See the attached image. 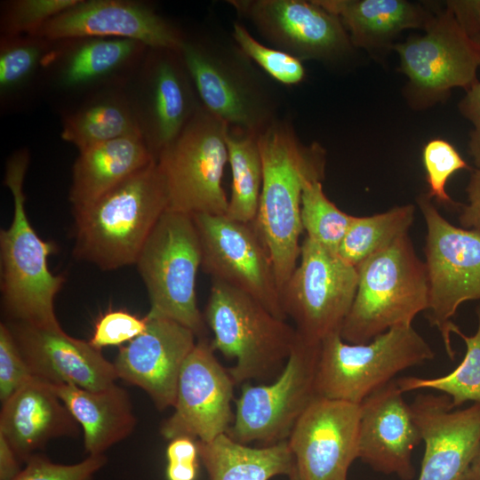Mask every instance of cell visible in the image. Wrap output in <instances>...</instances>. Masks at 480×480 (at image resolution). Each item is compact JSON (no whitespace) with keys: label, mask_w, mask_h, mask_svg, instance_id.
Listing matches in <instances>:
<instances>
[{"label":"cell","mask_w":480,"mask_h":480,"mask_svg":"<svg viewBox=\"0 0 480 480\" xmlns=\"http://www.w3.org/2000/svg\"><path fill=\"white\" fill-rule=\"evenodd\" d=\"M263 180L254 225L268 247L280 292L298 265L301 196L305 184L323 181L326 150L303 143L288 117H278L258 135Z\"/></svg>","instance_id":"1"},{"label":"cell","mask_w":480,"mask_h":480,"mask_svg":"<svg viewBox=\"0 0 480 480\" xmlns=\"http://www.w3.org/2000/svg\"><path fill=\"white\" fill-rule=\"evenodd\" d=\"M168 206L155 159L89 205L73 210L74 256L106 271L135 264Z\"/></svg>","instance_id":"2"},{"label":"cell","mask_w":480,"mask_h":480,"mask_svg":"<svg viewBox=\"0 0 480 480\" xmlns=\"http://www.w3.org/2000/svg\"><path fill=\"white\" fill-rule=\"evenodd\" d=\"M28 161L27 149H20L5 167L4 181L12 195L13 216L0 231L1 303L9 322L60 330L54 300L65 278L49 269L48 258L56 244L43 240L27 215L23 184Z\"/></svg>","instance_id":"3"},{"label":"cell","mask_w":480,"mask_h":480,"mask_svg":"<svg viewBox=\"0 0 480 480\" xmlns=\"http://www.w3.org/2000/svg\"><path fill=\"white\" fill-rule=\"evenodd\" d=\"M179 52L201 104L228 126L259 135L279 117L274 90L233 38L184 34Z\"/></svg>","instance_id":"4"},{"label":"cell","mask_w":480,"mask_h":480,"mask_svg":"<svg viewBox=\"0 0 480 480\" xmlns=\"http://www.w3.org/2000/svg\"><path fill=\"white\" fill-rule=\"evenodd\" d=\"M204 316L213 349L236 359L228 369L236 385L276 378L298 336L260 301L220 281L212 280Z\"/></svg>","instance_id":"5"},{"label":"cell","mask_w":480,"mask_h":480,"mask_svg":"<svg viewBox=\"0 0 480 480\" xmlns=\"http://www.w3.org/2000/svg\"><path fill=\"white\" fill-rule=\"evenodd\" d=\"M356 268V296L340 332L346 342L364 344L392 328L411 326L428 309L425 263L408 235Z\"/></svg>","instance_id":"6"},{"label":"cell","mask_w":480,"mask_h":480,"mask_svg":"<svg viewBox=\"0 0 480 480\" xmlns=\"http://www.w3.org/2000/svg\"><path fill=\"white\" fill-rule=\"evenodd\" d=\"M201 244L193 217L167 210L145 242L135 265L147 289L148 314L172 319L206 338L196 299Z\"/></svg>","instance_id":"7"},{"label":"cell","mask_w":480,"mask_h":480,"mask_svg":"<svg viewBox=\"0 0 480 480\" xmlns=\"http://www.w3.org/2000/svg\"><path fill=\"white\" fill-rule=\"evenodd\" d=\"M434 356L412 325L392 328L364 344L346 342L334 333L320 343L316 395L360 404L399 372Z\"/></svg>","instance_id":"8"},{"label":"cell","mask_w":480,"mask_h":480,"mask_svg":"<svg viewBox=\"0 0 480 480\" xmlns=\"http://www.w3.org/2000/svg\"><path fill=\"white\" fill-rule=\"evenodd\" d=\"M227 124L201 104L180 135L156 156L168 210L188 215H226L228 198L222 187L228 163Z\"/></svg>","instance_id":"9"},{"label":"cell","mask_w":480,"mask_h":480,"mask_svg":"<svg viewBox=\"0 0 480 480\" xmlns=\"http://www.w3.org/2000/svg\"><path fill=\"white\" fill-rule=\"evenodd\" d=\"M425 34L396 43L400 70L407 76L404 95L414 110L444 102L454 88L468 90L477 79L480 49L452 11H433Z\"/></svg>","instance_id":"10"},{"label":"cell","mask_w":480,"mask_h":480,"mask_svg":"<svg viewBox=\"0 0 480 480\" xmlns=\"http://www.w3.org/2000/svg\"><path fill=\"white\" fill-rule=\"evenodd\" d=\"M431 200L427 193L417 197L427 228L424 263L429 297L426 312L452 360V318L465 301L480 300V231L452 225Z\"/></svg>","instance_id":"11"},{"label":"cell","mask_w":480,"mask_h":480,"mask_svg":"<svg viewBox=\"0 0 480 480\" xmlns=\"http://www.w3.org/2000/svg\"><path fill=\"white\" fill-rule=\"evenodd\" d=\"M299 260L281 290L283 310L302 338L321 343L340 332L356 296L357 268L308 236Z\"/></svg>","instance_id":"12"},{"label":"cell","mask_w":480,"mask_h":480,"mask_svg":"<svg viewBox=\"0 0 480 480\" xmlns=\"http://www.w3.org/2000/svg\"><path fill=\"white\" fill-rule=\"evenodd\" d=\"M319 348L320 343L298 333L283 371L273 382L244 383L227 435L241 444L259 442L263 446L287 440L299 418L316 397Z\"/></svg>","instance_id":"13"},{"label":"cell","mask_w":480,"mask_h":480,"mask_svg":"<svg viewBox=\"0 0 480 480\" xmlns=\"http://www.w3.org/2000/svg\"><path fill=\"white\" fill-rule=\"evenodd\" d=\"M202 251V270L212 280L235 287L284 319L281 292L271 256L254 222L226 215H192Z\"/></svg>","instance_id":"14"},{"label":"cell","mask_w":480,"mask_h":480,"mask_svg":"<svg viewBox=\"0 0 480 480\" xmlns=\"http://www.w3.org/2000/svg\"><path fill=\"white\" fill-rule=\"evenodd\" d=\"M270 44L301 61L338 66L355 52L340 18L316 0H229Z\"/></svg>","instance_id":"15"},{"label":"cell","mask_w":480,"mask_h":480,"mask_svg":"<svg viewBox=\"0 0 480 480\" xmlns=\"http://www.w3.org/2000/svg\"><path fill=\"white\" fill-rule=\"evenodd\" d=\"M214 352L211 340L198 339L186 358L179 375L174 411L160 427L164 439L185 436L206 443L230 429L236 384Z\"/></svg>","instance_id":"16"},{"label":"cell","mask_w":480,"mask_h":480,"mask_svg":"<svg viewBox=\"0 0 480 480\" xmlns=\"http://www.w3.org/2000/svg\"><path fill=\"white\" fill-rule=\"evenodd\" d=\"M360 404L316 396L288 439L300 480H348L357 459Z\"/></svg>","instance_id":"17"},{"label":"cell","mask_w":480,"mask_h":480,"mask_svg":"<svg viewBox=\"0 0 480 480\" xmlns=\"http://www.w3.org/2000/svg\"><path fill=\"white\" fill-rule=\"evenodd\" d=\"M50 42L111 37L140 42L152 50L179 51L184 33L152 7L124 0H79L36 34Z\"/></svg>","instance_id":"18"},{"label":"cell","mask_w":480,"mask_h":480,"mask_svg":"<svg viewBox=\"0 0 480 480\" xmlns=\"http://www.w3.org/2000/svg\"><path fill=\"white\" fill-rule=\"evenodd\" d=\"M409 405L425 444L418 480H467L480 443V404L455 410L444 394H419Z\"/></svg>","instance_id":"19"},{"label":"cell","mask_w":480,"mask_h":480,"mask_svg":"<svg viewBox=\"0 0 480 480\" xmlns=\"http://www.w3.org/2000/svg\"><path fill=\"white\" fill-rule=\"evenodd\" d=\"M146 330L119 348L113 362L118 379L143 389L156 407H172L181 367L196 336L163 316L147 314Z\"/></svg>","instance_id":"20"},{"label":"cell","mask_w":480,"mask_h":480,"mask_svg":"<svg viewBox=\"0 0 480 480\" xmlns=\"http://www.w3.org/2000/svg\"><path fill=\"white\" fill-rule=\"evenodd\" d=\"M403 394L393 380L360 404L357 459L377 472L411 480L412 452L422 439Z\"/></svg>","instance_id":"21"},{"label":"cell","mask_w":480,"mask_h":480,"mask_svg":"<svg viewBox=\"0 0 480 480\" xmlns=\"http://www.w3.org/2000/svg\"><path fill=\"white\" fill-rule=\"evenodd\" d=\"M32 374L51 384L100 390L115 384L114 364L89 341L21 322H7Z\"/></svg>","instance_id":"22"},{"label":"cell","mask_w":480,"mask_h":480,"mask_svg":"<svg viewBox=\"0 0 480 480\" xmlns=\"http://www.w3.org/2000/svg\"><path fill=\"white\" fill-rule=\"evenodd\" d=\"M142 82L140 124L156 158L180 135L201 102L179 51L150 49Z\"/></svg>","instance_id":"23"},{"label":"cell","mask_w":480,"mask_h":480,"mask_svg":"<svg viewBox=\"0 0 480 480\" xmlns=\"http://www.w3.org/2000/svg\"><path fill=\"white\" fill-rule=\"evenodd\" d=\"M79 428L51 384L36 377L2 403L0 435L22 461L53 438L77 436Z\"/></svg>","instance_id":"24"},{"label":"cell","mask_w":480,"mask_h":480,"mask_svg":"<svg viewBox=\"0 0 480 480\" xmlns=\"http://www.w3.org/2000/svg\"><path fill=\"white\" fill-rule=\"evenodd\" d=\"M337 15L355 48L371 54L393 48L404 29H425L433 11L405 0H316Z\"/></svg>","instance_id":"25"},{"label":"cell","mask_w":480,"mask_h":480,"mask_svg":"<svg viewBox=\"0 0 480 480\" xmlns=\"http://www.w3.org/2000/svg\"><path fill=\"white\" fill-rule=\"evenodd\" d=\"M51 386L82 428L88 455L103 454L133 431L137 420L131 398L116 383L100 390L70 384Z\"/></svg>","instance_id":"26"},{"label":"cell","mask_w":480,"mask_h":480,"mask_svg":"<svg viewBox=\"0 0 480 480\" xmlns=\"http://www.w3.org/2000/svg\"><path fill=\"white\" fill-rule=\"evenodd\" d=\"M155 159L142 133L80 151L69 191L73 210L89 205Z\"/></svg>","instance_id":"27"},{"label":"cell","mask_w":480,"mask_h":480,"mask_svg":"<svg viewBox=\"0 0 480 480\" xmlns=\"http://www.w3.org/2000/svg\"><path fill=\"white\" fill-rule=\"evenodd\" d=\"M197 444L210 480H269L281 475L289 476L295 469L287 440L251 447L224 434Z\"/></svg>","instance_id":"28"},{"label":"cell","mask_w":480,"mask_h":480,"mask_svg":"<svg viewBox=\"0 0 480 480\" xmlns=\"http://www.w3.org/2000/svg\"><path fill=\"white\" fill-rule=\"evenodd\" d=\"M67 41L70 43H66L68 48L55 47L51 65L57 63L58 80L68 89L86 87L117 74L147 48L140 42L123 38Z\"/></svg>","instance_id":"29"},{"label":"cell","mask_w":480,"mask_h":480,"mask_svg":"<svg viewBox=\"0 0 480 480\" xmlns=\"http://www.w3.org/2000/svg\"><path fill=\"white\" fill-rule=\"evenodd\" d=\"M136 133L142 131L132 103L124 96L108 95L94 99L66 117L61 138L80 152Z\"/></svg>","instance_id":"30"},{"label":"cell","mask_w":480,"mask_h":480,"mask_svg":"<svg viewBox=\"0 0 480 480\" xmlns=\"http://www.w3.org/2000/svg\"><path fill=\"white\" fill-rule=\"evenodd\" d=\"M226 144L232 173L226 216L234 220L253 223L263 180L258 135L227 126Z\"/></svg>","instance_id":"31"},{"label":"cell","mask_w":480,"mask_h":480,"mask_svg":"<svg viewBox=\"0 0 480 480\" xmlns=\"http://www.w3.org/2000/svg\"><path fill=\"white\" fill-rule=\"evenodd\" d=\"M414 214L415 206L409 204L371 216H354L337 254L357 268L408 235Z\"/></svg>","instance_id":"32"},{"label":"cell","mask_w":480,"mask_h":480,"mask_svg":"<svg viewBox=\"0 0 480 480\" xmlns=\"http://www.w3.org/2000/svg\"><path fill=\"white\" fill-rule=\"evenodd\" d=\"M478 325L472 336L464 334L453 324L451 332L460 336L466 344V354L460 364L450 373L436 378L403 377L396 380L403 393L417 389H435L451 398L453 408L466 402L480 404V305L476 308Z\"/></svg>","instance_id":"33"},{"label":"cell","mask_w":480,"mask_h":480,"mask_svg":"<svg viewBox=\"0 0 480 480\" xmlns=\"http://www.w3.org/2000/svg\"><path fill=\"white\" fill-rule=\"evenodd\" d=\"M353 215L339 209L324 194L322 181H308L301 196L300 220L308 238L336 252Z\"/></svg>","instance_id":"34"},{"label":"cell","mask_w":480,"mask_h":480,"mask_svg":"<svg viewBox=\"0 0 480 480\" xmlns=\"http://www.w3.org/2000/svg\"><path fill=\"white\" fill-rule=\"evenodd\" d=\"M50 41L36 36L2 38L0 47V92L9 95L25 86L40 67L50 66L54 48Z\"/></svg>","instance_id":"35"},{"label":"cell","mask_w":480,"mask_h":480,"mask_svg":"<svg viewBox=\"0 0 480 480\" xmlns=\"http://www.w3.org/2000/svg\"><path fill=\"white\" fill-rule=\"evenodd\" d=\"M231 37L240 50L267 75L284 85H295L306 76L303 63L292 55L256 40L239 22L233 23Z\"/></svg>","instance_id":"36"},{"label":"cell","mask_w":480,"mask_h":480,"mask_svg":"<svg viewBox=\"0 0 480 480\" xmlns=\"http://www.w3.org/2000/svg\"><path fill=\"white\" fill-rule=\"evenodd\" d=\"M422 162L427 174L429 198L445 207L457 208L462 204L453 201L445 190L450 177L460 170L472 171L455 147L449 141L436 138L426 143Z\"/></svg>","instance_id":"37"},{"label":"cell","mask_w":480,"mask_h":480,"mask_svg":"<svg viewBox=\"0 0 480 480\" xmlns=\"http://www.w3.org/2000/svg\"><path fill=\"white\" fill-rule=\"evenodd\" d=\"M79 0H17L9 4L2 18L4 37L35 34L51 19L71 8Z\"/></svg>","instance_id":"38"},{"label":"cell","mask_w":480,"mask_h":480,"mask_svg":"<svg viewBox=\"0 0 480 480\" xmlns=\"http://www.w3.org/2000/svg\"><path fill=\"white\" fill-rule=\"evenodd\" d=\"M106 462L104 454L88 455L84 460L69 465L54 463L45 456L33 454L12 480H93Z\"/></svg>","instance_id":"39"},{"label":"cell","mask_w":480,"mask_h":480,"mask_svg":"<svg viewBox=\"0 0 480 480\" xmlns=\"http://www.w3.org/2000/svg\"><path fill=\"white\" fill-rule=\"evenodd\" d=\"M147 324V316L140 317L124 309H110L98 318L88 341L99 350L109 346H120L141 334Z\"/></svg>","instance_id":"40"},{"label":"cell","mask_w":480,"mask_h":480,"mask_svg":"<svg viewBox=\"0 0 480 480\" xmlns=\"http://www.w3.org/2000/svg\"><path fill=\"white\" fill-rule=\"evenodd\" d=\"M28 365L22 356L6 323L0 324V400L6 401L18 388L32 380Z\"/></svg>","instance_id":"41"},{"label":"cell","mask_w":480,"mask_h":480,"mask_svg":"<svg viewBox=\"0 0 480 480\" xmlns=\"http://www.w3.org/2000/svg\"><path fill=\"white\" fill-rule=\"evenodd\" d=\"M167 480H196L199 468L197 440L189 436H177L169 441L166 448Z\"/></svg>","instance_id":"42"},{"label":"cell","mask_w":480,"mask_h":480,"mask_svg":"<svg viewBox=\"0 0 480 480\" xmlns=\"http://www.w3.org/2000/svg\"><path fill=\"white\" fill-rule=\"evenodd\" d=\"M459 111L473 125L469 133L468 153L476 169H480V81H476L459 102Z\"/></svg>","instance_id":"43"},{"label":"cell","mask_w":480,"mask_h":480,"mask_svg":"<svg viewBox=\"0 0 480 480\" xmlns=\"http://www.w3.org/2000/svg\"><path fill=\"white\" fill-rule=\"evenodd\" d=\"M468 204H462L459 222L463 228L480 231V169L472 170L468 186Z\"/></svg>","instance_id":"44"},{"label":"cell","mask_w":480,"mask_h":480,"mask_svg":"<svg viewBox=\"0 0 480 480\" xmlns=\"http://www.w3.org/2000/svg\"><path fill=\"white\" fill-rule=\"evenodd\" d=\"M445 4L471 38L480 35V0L447 1Z\"/></svg>","instance_id":"45"},{"label":"cell","mask_w":480,"mask_h":480,"mask_svg":"<svg viewBox=\"0 0 480 480\" xmlns=\"http://www.w3.org/2000/svg\"><path fill=\"white\" fill-rule=\"evenodd\" d=\"M20 461L10 444L0 435V480H12L21 470Z\"/></svg>","instance_id":"46"},{"label":"cell","mask_w":480,"mask_h":480,"mask_svg":"<svg viewBox=\"0 0 480 480\" xmlns=\"http://www.w3.org/2000/svg\"><path fill=\"white\" fill-rule=\"evenodd\" d=\"M467 480H480V443L475 458L470 465Z\"/></svg>","instance_id":"47"},{"label":"cell","mask_w":480,"mask_h":480,"mask_svg":"<svg viewBox=\"0 0 480 480\" xmlns=\"http://www.w3.org/2000/svg\"><path fill=\"white\" fill-rule=\"evenodd\" d=\"M289 480H300L297 473L296 468L293 472L289 476Z\"/></svg>","instance_id":"48"},{"label":"cell","mask_w":480,"mask_h":480,"mask_svg":"<svg viewBox=\"0 0 480 480\" xmlns=\"http://www.w3.org/2000/svg\"><path fill=\"white\" fill-rule=\"evenodd\" d=\"M472 39L476 42V44L478 45V47L480 49V35L474 37V38H472Z\"/></svg>","instance_id":"49"}]
</instances>
